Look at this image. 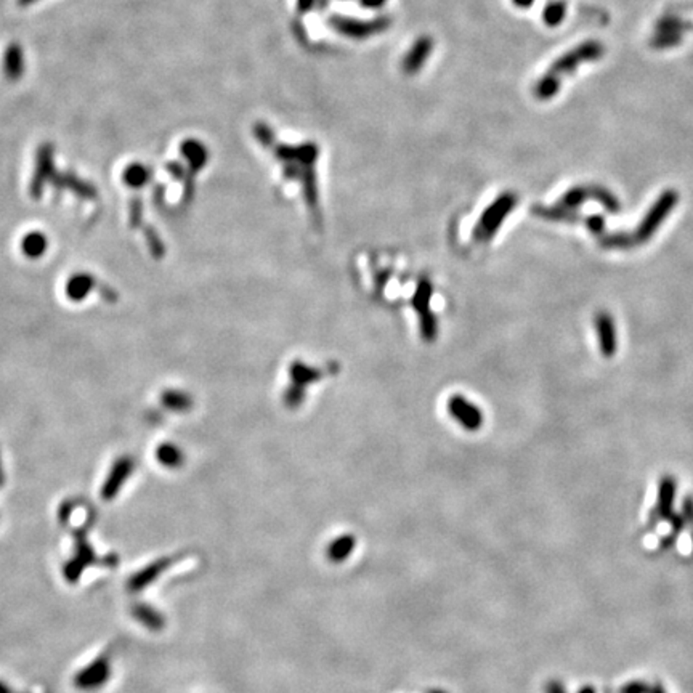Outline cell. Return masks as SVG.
Here are the masks:
<instances>
[{"label":"cell","instance_id":"obj_18","mask_svg":"<svg viewBox=\"0 0 693 693\" xmlns=\"http://www.w3.org/2000/svg\"><path fill=\"white\" fill-rule=\"evenodd\" d=\"M602 246L607 249H629V247L636 246V239H634V234L627 233H612V234H602Z\"/></svg>","mask_w":693,"mask_h":693},{"label":"cell","instance_id":"obj_21","mask_svg":"<svg viewBox=\"0 0 693 693\" xmlns=\"http://www.w3.org/2000/svg\"><path fill=\"white\" fill-rule=\"evenodd\" d=\"M584 224L594 234H597V236H602L605 231V220L604 217H600V215H591V217H586Z\"/></svg>","mask_w":693,"mask_h":693},{"label":"cell","instance_id":"obj_10","mask_svg":"<svg viewBox=\"0 0 693 693\" xmlns=\"http://www.w3.org/2000/svg\"><path fill=\"white\" fill-rule=\"evenodd\" d=\"M19 249L26 259L39 260L49 251V238L42 231H31L21 238Z\"/></svg>","mask_w":693,"mask_h":693},{"label":"cell","instance_id":"obj_11","mask_svg":"<svg viewBox=\"0 0 693 693\" xmlns=\"http://www.w3.org/2000/svg\"><path fill=\"white\" fill-rule=\"evenodd\" d=\"M156 457H158L161 466H164L167 469L180 467L183 461H185V454H183L181 448H179L175 443H171V442L159 444L158 449H156Z\"/></svg>","mask_w":693,"mask_h":693},{"label":"cell","instance_id":"obj_22","mask_svg":"<svg viewBox=\"0 0 693 693\" xmlns=\"http://www.w3.org/2000/svg\"><path fill=\"white\" fill-rule=\"evenodd\" d=\"M512 4L515 6H519V9H528V6H532L534 4V0H512Z\"/></svg>","mask_w":693,"mask_h":693},{"label":"cell","instance_id":"obj_13","mask_svg":"<svg viewBox=\"0 0 693 693\" xmlns=\"http://www.w3.org/2000/svg\"><path fill=\"white\" fill-rule=\"evenodd\" d=\"M162 403H164L166 408L175 411V413H183V411H188L191 408V398L179 390L164 392L162 394Z\"/></svg>","mask_w":693,"mask_h":693},{"label":"cell","instance_id":"obj_14","mask_svg":"<svg viewBox=\"0 0 693 693\" xmlns=\"http://www.w3.org/2000/svg\"><path fill=\"white\" fill-rule=\"evenodd\" d=\"M586 199H591L589 186H577V188H572L570 191H567L564 196H562L559 206L572 211V209L579 207Z\"/></svg>","mask_w":693,"mask_h":693},{"label":"cell","instance_id":"obj_7","mask_svg":"<svg viewBox=\"0 0 693 693\" xmlns=\"http://www.w3.org/2000/svg\"><path fill=\"white\" fill-rule=\"evenodd\" d=\"M596 332L599 350L605 358H612L618 350V336L613 318L607 311H600L596 316Z\"/></svg>","mask_w":693,"mask_h":693},{"label":"cell","instance_id":"obj_5","mask_svg":"<svg viewBox=\"0 0 693 693\" xmlns=\"http://www.w3.org/2000/svg\"><path fill=\"white\" fill-rule=\"evenodd\" d=\"M444 411H447L448 417L467 432L480 430L483 421H485L482 409L474 402H470L466 395L461 394H453L444 400Z\"/></svg>","mask_w":693,"mask_h":693},{"label":"cell","instance_id":"obj_17","mask_svg":"<svg viewBox=\"0 0 693 693\" xmlns=\"http://www.w3.org/2000/svg\"><path fill=\"white\" fill-rule=\"evenodd\" d=\"M149 180V172L145 166L141 164H132L126 169L124 172V183L132 188H140L145 186L146 181Z\"/></svg>","mask_w":693,"mask_h":693},{"label":"cell","instance_id":"obj_1","mask_svg":"<svg viewBox=\"0 0 693 693\" xmlns=\"http://www.w3.org/2000/svg\"><path fill=\"white\" fill-rule=\"evenodd\" d=\"M254 135L266 151H270L278 166V174L284 188H292L294 196H299L310 224L319 228L323 221L321 202H319L318 188V159L319 146L313 141L289 143L279 141L276 135L266 124H256Z\"/></svg>","mask_w":693,"mask_h":693},{"label":"cell","instance_id":"obj_8","mask_svg":"<svg viewBox=\"0 0 693 693\" xmlns=\"http://www.w3.org/2000/svg\"><path fill=\"white\" fill-rule=\"evenodd\" d=\"M434 49V41L427 36L419 37L417 41L411 45L408 54L404 55L402 61V68L407 74H414L417 71H421L424 66V63L427 61V58L432 54Z\"/></svg>","mask_w":693,"mask_h":693},{"label":"cell","instance_id":"obj_9","mask_svg":"<svg viewBox=\"0 0 693 693\" xmlns=\"http://www.w3.org/2000/svg\"><path fill=\"white\" fill-rule=\"evenodd\" d=\"M95 287V278L87 273H76L68 279L66 296L73 302H82L86 300Z\"/></svg>","mask_w":693,"mask_h":693},{"label":"cell","instance_id":"obj_20","mask_svg":"<svg viewBox=\"0 0 693 693\" xmlns=\"http://www.w3.org/2000/svg\"><path fill=\"white\" fill-rule=\"evenodd\" d=\"M533 214L536 215H541L542 219H547V220H560V221H574L573 219H577L574 215L568 211V209H564V207H542V206H534L533 207Z\"/></svg>","mask_w":693,"mask_h":693},{"label":"cell","instance_id":"obj_3","mask_svg":"<svg viewBox=\"0 0 693 693\" xmlns=\"http://www.w3.org/2000/svg\"><path fill=\"white\" fill-rule=\"evenodd\" d=\"M515 206H517V196L514 193L506 191L499 194L482 211L479 220H477V224L472 226V231H470V239L477 244L489 243Z\"/></svg>","mask_w":693,"mask_h":693},{"label":"cell","instance_id":"obj_15","mask_svg":"<svg viewBox=\"0 0 693 693\" xmlns=\"http://www.w3.org/2000/svg\"><path fill=\"white\" fill-rule=\"evenodd\" d=\"M559 89H560L559 77L546 73L542 76V79L536 84L534 95L538 96L539 100H549V98H552L559 94Z\"/></svg>","mask_w":693,"mask_h":693},{"label":"cell","instance_id":"obj_16","mask_svg":"<svg viewBox=\"0 0 693 693\" xmlns=\"http://www.w3.org/2000/svg\"><path fill=\"white\" fill-rule=\"evenodd\" d=\"M589 196H591V199L599 201L600 204H602L607 209V212H610V214L619 212V209H621L619 201L614 198V196L610 191H608V189H605L602 186L591 185L589 186Z\"/></svg>","mask_w":693,"mask_h":693},{"label":"cell","instance_id":"obj_12","mask_svg":"<svg viewBox=\"0 0 693 693\" xmlns=\"http://www.w3.org/2000/svg\"><path fill=\"white\" fill-rule=\"evenodd\" d=\"M674 493H676V482L671 477H664L659 483V493H658V511L663 517H668L672 507V501H674Z\"/></svg>","mask_w":693,"mask_h":693},{"label":"cell","instance_id":"obj_4","mask_svg":"<svg viewBox=\"0 0 693 693\" xmlns=\"http://www.w3.org/2000/svg\"><path fill=\"white\" fill-rule=\"evenodd\" d=\"M679 201V196L674 189H666L662 193V196L657 199L655 204H653L649 212L645 214L644 220L640 221V225L637 226L636 233H634V239H636V244H642L645 241H649L653 234L657 233L659 225L663 224L664 219L672 212V209L676 207Z\"/></svg>","mask_w":693,"mask_h":693},{"label":"cell","instance_id":"obj_2","mask_svg":"<svg viewBox=\"0 0 693 693\" xmlns=\"http://www.w3.org/2000/svg\"><path fill=\"white\" fill-rule=\"evenodd\" d=\"M334 366H321L304 358H296L286 366V379L281 385V402L289 408H297L305 402L306 390L324 382L332 376Z\"/></svg>","mask_w":693,"mask_h":693},{"label":"cell","instance_id":"obj_6","mask_svg":"<svg viewBox=\"0 0 693 693\" xmlns=\"http://www.w3.org/2000/svg\"><path fill=\"white\" fill-rule=\"evenodd\" d=\"M604 50H605L604 45L597 42V41H589V42L581 44L579 47L572 50L570 54H567L562 58H559V60L552 64L551 69L547 71V74L555 76L560 79L562 74L573 73V71L577 69L583 61L599 60V58L604 55Z\"/></svg>","mask_w":693,"mask_h":693},{"label":"cell","instance_id":"obj_19","mask_svg":"<svg viewBox=\"0 0 693 693\" xmlns=\"http://www.w3.org/2000/svg\"><path fill=\"white\" fill-rule=\"evenodd\" d=\"M565 15H567V4L564 0H555V2H551L546 6L542 18H544L547 26L554 28V26H557L564 21Z\"/></svg>","mask_w":693,"mask_h":693}]
</instances>
